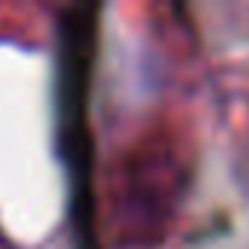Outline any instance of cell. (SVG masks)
<instances>
[{"label":"cell","instance_id":"cell-1","mask_svg":"<svg viewBox=\"0 0 249 249\" xmlns=\"http://www.w3.org/2000/svg\"><path fill=\"white\" fill-rule=\"evenodd\" d=\"M191 176L188 150L167 126L147 129L114 164L108 226L120 249L159 246L179 211Z\"/></svg>","mask_w":249,"mask_h":249}]
</instances>
